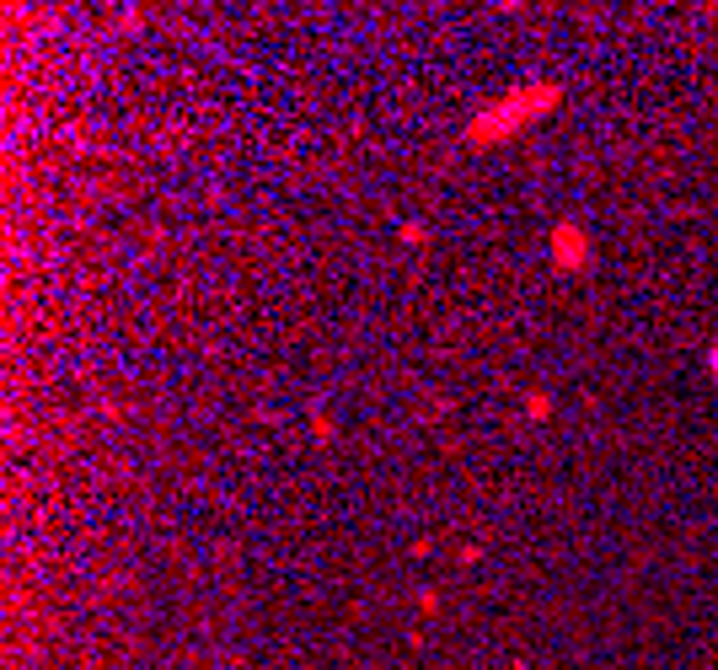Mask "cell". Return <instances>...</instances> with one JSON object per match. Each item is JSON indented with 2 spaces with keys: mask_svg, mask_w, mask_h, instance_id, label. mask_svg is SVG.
<instances>
[{
  "mask_svg": "<svg viewBox=\"0 0 718 670\" xmlns=\"http://www.w3.org/2000/svg\"><path fill=\"white\" fill-rule=\"evenodd\" d=\"M547 263H552V274H585V269L596 263L590 231H585L579 220H558V226L547 231Z\"/></svg>",
  "mask_w": 718,
  "mask_h": 670,
  "instance_id": "7a4b0ae2",
  "label": "cell"
},
{
  "mask_svg": "<svg viewBox=\"0 0 718 670\" xmlns=\"http://www.w3.org/2000/svg\"><path fill=\"white\" fill-rule=\"evenodd\" d=\"M423 237H429L423 226H402V242H408V247H423Z\"/></svg>",
  "mask_w": 718,
  "mask_h": 670,
  "instance_id": "5b68a950",
  "label": "cell"
},
{
  "mask_svg": "<svg viewBox=\"0 0 718 670\" xmlns=\"http://www.w3.org/2000/svg\"><path fill=\"white\" fill-rule=\"evenodd\" d=\"M547 413H552V402H547V392H531V397H526V419H537V424H541Z\"/></svg>",
  "mask_w": 718,
  "mask_h": 670,
  "instance_id": "3957f363",
  "label": "cell"
},
{
  "mask_svg": "<svg viewBox=\"0 0 718 670\" xmlns=\"http://www.w3.org/2000/svg\"><path fill=\"white\" fill-rule=\"evenodd\" d=\"M311 434H317V440H332V419H328V413H311Z\"/></svg>",
  "mask_w": 718,
  "mask_h": 670,
  "instance_id": "277c9868",
  "label": "cell"
},
{
  "mask_svg": "<svg viewBox=\"0 0 718 670\" xmlns=\"http://www.w3.org/2000/svg\"><path fill=\"white\" fill-rule=\"evenodd\" d=\"M558 102H564V87L558 81H526V87H509V92L488 97L472 123L461 129V140L472 146V151H488V146H509L515 134H526L531 123H541L547 113H558Z\"/></svg>",
  "mask_w": 718,
  "mask_h": 670,
  "instance_id": "6da1fadb",
  "label": "cell"
},
{
  "mask_svg": "<svg viewBox=\"0 0 718 670\" xmlns=\"http://www.w3.org/2000/svg\"><path fill=\"white\" fill-rule=\"evenodd\" d=\"M708 376H714V381H718V343H714V349H708Z\"/></svg>",
  "mask_w": 718,
  "mask_h": 670,
  "instance_id": "8992f818",
  "label": "cell"
}]
</instances>
